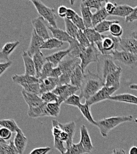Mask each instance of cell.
I'll return each mask as SVG.
<instances>
[{"mask_svg": "<svg viewBox=\"0 0 137 154\" xmlns=\"http://www.w3.org/2000/svg\"><path fill=\"white\" fill-rule=\"evenodd\" d=\"M105 87V81L98 74L88 71L85 74L84 78L80 88V98H84L86 101L94 96L96 93Z\"/></svg>", "mask_w": 137, "mask_h": 154, "instance_id": "6da1fadb", "label": "cell"}, {"mask_svg": "<svg viewBox=\"0 0 137 154\" xmlns=\"http://www.w3.org/2000/svg\"><path fill=\"white\" fill-rule=\"evenodd\" d=\"M133 119V116L131 115L104 118L97 122V127L99 129L102 136L103 137H108L109 133L112 129L123 123L132 122Z\"/></svg>", "mask_w": 137, "mask_h": 154, "instance_id": "7a4b0ae2", "label": "cell"}, {"mask_svg": "<svg viewBox=\"0 0 137 154\" xmlns=\"http://www.w3.org/2000/svg\"><path fill=\"white\" fill-rule=\"evenodd\" d=\"M120 38H115L111 35H103L102 40L95 44L102 55L111 56L115 50H118V48H120Z\"/></svg>", "mask_w": 137, "mask_h": 154, "instance_id": "3957f363", "label": "cell"}, {"mask_svg": "<svg viewBox=\"0 0 137 154\" xmlns=\"http://www.w3.org/2000/svg\"><path fill=\"white\" fill-rule=\"evenodd\" d=\"M30 2L35 7L40 17H43L50 26L55 28L58 27L56 21L57 17L55 8L46 6L43 2L39 0H32L30 1Z\"/></svg>", "mask_w": 137, "mask_h": 154, "instance_id": "277c9868", "label": "cell"}, {"mask_svg": "<svg viewBox=\"0 0 137 154\" xmlns=\"http://www.w3.org/2000/svg\"><path fill=\"white\" fill-rule=\"evenodd\" d=\"M99 53L97 46H95V43H92L88 48L83 49L79 56V59L81 61V68L84 72L90 63L99 62Z\"/></svg>", "mask_w": 137, "mask_h": 154, "instance_id": "5b68a950", "label": "cell"}, {"mask_svg": "<svg viewBox=\"0 0 137 154\" xmlns=\"http://www.w3.org/2000/svg\"><path fill=\"white\" fill-rule=\"evenodd\" d=\"M111 57L114 60H118L128 68H134L137 67V55L124 51L115 50Z\"/></svg>", "mask_w": 137, "mask_h": 154, "instance_id": "8992f818", "label": "cell"}, {"mask_svg": "<svg viewBox=\"0 0 137 154\" xmlns=\"http://www.w3.org/2000/svg\"><path fill=\"white\" fill-rule=\"evenodd\" d=\"M80 88L70 84L65 85H58L52 91L59 98V103L61 104L69 97L75 94Z\"/></svg>", "mask_w": 137, "mask_h": 154, "instance_id": "52a82bcc", "label": "cell"}, {"mask_svg": "<svg viewBox=\"0 0 137 154\" xmlns=\"http://www.w3.org/2000/svg\"><path fill=\"white\" fill-rule=\"evenodd\" d=\"M118 89V88L116 87H107L105 86L94 96L86 100L85 103L91 106L102 101L109 100V97L113 96L112 94L116 92Z\"/></svg>", "mask_w": 137, "mask_h": 154, "instance_id": "ba28073f", "label": "cell"}, {"mask_svg": "<svg viewBox=\"0 0 137 154\" xmlns=\"http://www.w3.org/2000/svg\"><path fill=\"white\" fill-rule=\"evenodd\" d=\"M31 24L33 27V30L40 37L44 40L51 38L48 32V23L43 17L39 16L31 20Z\"/></svg>", "mask_w": 137, "mask_h": 154, "instance_id": "9c48e42d", "label": "cell"}, {"mask_svg": "<svg viewBox=\"0 0 137 154\" xmlns=\"http://www.w3.org/2000/svg\"><path fill=\"white\" fill-rule=\"evenodd\" d=\"M44 40L36 33V32L33 29L31 37L30 45L26 51L29 56L33 58V57L39 51H40L41 46L44 42Z\"/></svg>", "mask_w": 137, "mask_h": 154, "instance_id": "30bf717a", "label": "cell"}, {"mask_svg": "<svg viewBox=\"0 0 137 154\" xmlns=\"http://www.w3.org/2000/svg\"><path fill=\"white\" fill-rule=\"evenodd\" d=\"M105 57L103 60V66H102V78L105 81L106 77L111 74L115 72L121 66L117 65L115 62L114 60L111 56L104 55Z\"/></svg>", "mask_w": 137, "mask_h": 154, "instance_id": "8fae6325", "label": "cell"}, {"mask_svg": "<svg viewBox=\"0 0 137 154\" xmlns=\"http://www.w3.org/2000/svg\"><path fill=\"white\" fill-rule=\"evenodd\" d=\"M80 141L83 147L86 150V152L89 154L91 153L94 150V145H92V140L89 134L88 130L86 126L84 125H82L80 128Z\"/></svg>", "mask_w": 137, "mask_h": 154, "instance_id": "7c38bea8", "label": "cell"}, {"mask_svg": "<svg viewBox=\"0 0 137 154\" xmlns=\"http://www.w3.org/2000/svg\"><path fill=\"white\" fill-rule=\"evenodd\" d=\"M59 78L48 77L44 79H39L41 96L47 92L53 91L59 85Z\"/></svg>", "mask_w": 137, "mask_h": 154, "instance_id": "4fadbf2b", "label": "cell"}, {"mask_svg": "<svg viewBox=\"0 0 137 154\" xmlns=\"http://www.w3.org/2000/svg\"><path fill=\"white\" fill-rule=\"evenodd\" d=\"M20 42L17 40L6 43L0 51V61H4V62L10 61L9 57L17 48Z\"/></svg>", "mask_w": 137, "mask_h": 154, "instance_id": "5bb4252c", "label": "cell"}, {"mask_svg": "<svg viewBox=\"0 0 137 154\" xmlns=\"http://www.w3.org/2000/svg\"><path fill=\"white\" fill-rule=\"evenodd\" d=\"M120 48L122 51L137 55V40L133 38H120Z\"/></svg>", "mask_w": 137, "mask_h": 154, "instance_id": "9a60e30c", "label": "cell"}, {"mask_svg": "<svg viewBox=\"0 0 137 154\" xmlns=\"http://www.w3.org/2000/svg\"><path fill=\"white\" fill-rule=\"evenodd\" d=\"M80 59L79 58L68 57L64 59L58 65L62 71V74L66 72H73L74 69L80 65Z\"/></svg>", "mask_w": 137, "mask_h": 154, "instance_id": "2e32d148", "label": "cell"}, {"mask_svg": "<svg viewBox=\"0 0 137 154\" xmlns=\"http://www.w3.org/2000/svg\"><path fill=\"white\" fill-rule=\"evenodd\" d=\"M21 94L23 97L24 101L28 106V108L37 107L44 103L41 97L34 94L27 93L24 90L21 91Z\"/></svg>", "mask_w": 137, "mask_h": 154, "instance_id": "e0dca14e", "label": "cell"}, {"mask_svg": "<svg viewBox=\"0 0 137 154\" xmlns=\"http://www.w3.org/2000/svg\"><path fill=\"white\" fill-rule=\"evenodd\" d=\"M59 125L61 129L66 132L69 136V140L66 143V148L67 149L73 143V139L76 132V123L73 121L66 123H60L59 122Z\"/></svg>", "mask_w": 137, "mask_h": 154, "instance_id": "ac0fdd59", "label": "cell"}, {"mask_svg": "<svg viewBox=\"0 0 137 154\" xmlns=\"http://www.w3.org/2000/svg\"><path fill=\"white\" fill-rule=\"evenodd\" d=\"M22 58L24 61L25 66V74L27 75L32 77L36 76V69L33 58L28 55L26 51H23L22 53Z\"/></svg>", "mask_w": 137, "mask_h": 154, "instance_id": "d6986e66", "label": "cell"}, {"mask_svg": "<svg viewBox=\"0 0 137 154\" xmlns=\"http://www.w3.org/2000/svg\"><path fill=\"white\" fill-rule=\"evenodd\" d=\"M122 69L121 67L115 72L111 74L106 77L105 81V86L107 87L120 88V79L122 75Z\"/></svg>", "mask_w": 137, "mask_h": 154, "instance_id": "ffe728a7", "label": "cell"}, {"mask_svg": "<svg viewBox=\"0 0 137 154\" xmlns=\"http://www.w3.org/2000/svg\"><path fill=\"white\" fill-rule=\"evenodd\" d=\"M13 142L19 154H23L26 148L28 139L24 135L21 129L16 133Z\"/></svg>", "mask_w": 137, "mask_h": 154, "instance_id": "44dd1931", "label": "cell"}, {"mask_svg": "<svg viewBox=\"0 0 137 154\" xmlns=\"http://www.w3.org/2000/svg\"><path fill=\"white\" fill-rule=\"evenodd\" d=\"M70 52V50L68 48L66 50L59 51L55 53H53L46 57V60L49 61L52 63L55 67H56L59 65V63L64 59L65 57L67 56Z\"/></svg>", "mask_w": 137, "mask_h": 154, "instance_id": "7402d4cb", "label": "cell"}, {"mask_svg": "<svg viewBox=\"0 0 137 154\" xmlns=\"http://www.w3.org/2000/svg\"><path fill=\"white\" fill-rule=\"evenodd\" d=\"M80 10L82 15V18L83 20L86 29L94 28L92 22V17L93 14L92 13L91 9L88 7H85L82 2H80Z\"/></svg>", "mask_w": 137, "mask_h": 154, "instance_id": "603a6c76", "label": "cell"}, {"mask_svg": "<svg viewBox=\"0 0 137 154\" xmlns=\"http://www.w3.org/2000/svg\"><path fill=\"white\" fill-rule=\"evenodd\" d=\"M109 100L114 101L123 102L137 106V96L129 93H124L118 95L112 96L109 97Z\"/></svg>", "mask_w": 137, "mask_h": 154, "instance_id": "cb8c5ba5", "label": "cell"}, {"mask_svg": "<svg viewBox=\"0 0 137 154\" xmlns=\"http://www.w3.org/2000/svg\"><path fill=\"white\" fill-rule=\"evenodd\" d=\"M68 43L69 44V49L70 52L67 56L70 58H79L81 52L86 48L82 46L75 38H71Z\"/></svg>", "mask_w": 137, "mask_h": 154, "instance_id": "d4e9b609", "label": "cell"}, {"mask_svg": "<svg viewBox=\"0 0 137 154\" xmlns=\"http://www.w3.org/2000/svg\"><path fill=\"white\" fill-rule=\"evenodd\" d=\"M85 72L82 70L80 65H78L73 71L70 77V84L80 88L84 75Z\"/></svg>", "mask_w": 137, "mask_h": 154, "instance_id": "484cf974", "label": "cell"}, {"mask_svg": "<svg viewBox=\"0 0 137 154\" xmlns=\"http://www.w3.org/2000/svg\"><path fill=\"white\" fill-rule=\"evenodd\" d=\"M11 78L14 82L16 84H19L20 85L39 82V79L37 78L36 77L27 75L25 74H22V75L15 74L12 76Z\"/></svg>", "mask_w": 137, "mask_h": 154, "instance_id": "4316f807", "label": "cell"}, {"mask_svg": "<svg viewBox=\"0 0 137 154\" xmlns=\"http://www.w3.org/2000/svg\"><path fill=\"white\" fill-rule=\"evenodd\" d=\"M48 29L52 32L53 38H56L63 42H69L70 40V39L72 38L66 33V31H64L58 27L55 28L53 27L50 26L48 24Z\"/></svg>", "mask_w": 137, "mask_h": 154, "instance_id": "83f0119b", "label": "cell"}, {"mask_svg": "<svg viewBox=\"0 0 137 154\" xmlns=\"http://www.w3.org/2000/svg\"><path fill=\"white\" fill-rule=\"evenodd\" d=\"M33 59L34 61L35 69H36V77L39 79L41 71L46 61V58H44V55L41 52V51H40L33 57Z\"/></svg>", "mask_w": 137, "mask_h": 154, "instance_id": "f1b7e54d", "label": "cell"}, {"mask_svg": "<svg viewBox=\"0 0 137 154\" xmlns=\"http://www.w3.org/2000/svg\"><path fill=\"white\" fill-rule=\"evenodd\" d=\"M134 8L128 4L118 5L115 11L111 14V16H119L122 17H127L131 14L133 12Z\"/></svg>", "mask_w": 137, "mask_h": 154, "instance_id": "f546056e", "label": "cell"}, {"mask_svg": "<svg viewBox=\"0 0 137 154\" xmlns=\"http://www.w3.org/2000/svg\"><path fill=\"white\" fill-rule=\"evenodd\" d=\"M47 103H44L43 105L37 107L28 108L27 115L31 118H38L43 116H48L46 110Z\"/></svg>", "mask_w": 137, "mask_h": 154, "instance_id": "4dcf8cb0", "label": "cell"}, {"mask_svg": "<svg viewBox=\"0 0 137 154\" xmlns=\"http://www.w3.org/2000/svg\"><path fill=\"white\" fill-rule=\"evenodd\" d=\"M109 14L106 12L104 7H102L100 10H97L96 13L93 14L92 17V22L93 27H95L99 23L105 20Z\"/></svg>", "mask_w": 137, "mask_h": 154, "instance_id": "1f68e13d", "label": "cell"}, {"mask_svg": "<svg viewBox=\"0 0 137 154\" xmlns=\"http://www.w3.org/2000/svg\"><path fill=\"white\" fill-rule=\"evenodd\" d=\"M79 110L82 113V114L84 116V117L88 121V122L91 124H92L96 126H97V122L95 121L91 112V106H89L86 103L85 104H81L78 107Z\"/></svg>", "mask_w": 137, "mask_h": 154, "instance_id": "d6a6232c", "label": "cell"}, {"mask_svg": "<svg viewBox=\"0 0 137 154\" xmlns=\"http://www.w3.org/2000/svg\"><path fill=\"white\" fill-rule=\"evenodd\" d=\"M83 32L91 44L101 41L103 38V35L97 32L94 28L86 29Z\"/></svg>", "mask_w": 137, "mask_h": 154, "instance_id": "836d02e7", "label": "cell"}, {"mask_svg": "<svg viewBox=\"0 0 137 154\" xmlns=\"http://www.w3.org/2000/svg\"><path fill=\"white\" fill-rule=\"evenodd\" d=\"M0 126L10 130L12 133H17L20 131V128L18 126L16 121L13 119H2L0 120Z\"/></svg>", "mask_w": 137, "mask_h": 154, "instance_id": "e575fe53", "label": "cell"}, {"mask_svg": "<svg viewBox=\"0 0 137 154\" xmlns=\"http://www.w3.org/2000/svg\"><path fill=\"white\" fill-rule=\"evenodd\" d=\"M63 44L64 43L63 42L60 41L56 38H52L44 41L43 45L41 46V49L49 50L55 49L61 47L63 45Z\"/></svg>", "mask_w": 137, "mask_h": 154, "instance_id": "d590c367", "label": "cell"}, {"mask_svg": "<svg viewBox=\"0 0 137 154\" xmlns=\"http://www.w3.org/2000/svg\"><path fill=\"white\" fill-rule=\"evenodd\" d=\"M64 21L66 33L71 38L76 39L79 29L71 20L64 18Z\"/></svg>", "mask_w": 137, "mask_h": 154, "instance_id": "8d00e7d4", "label": "cell"}, {"mask_svg": "<svg viewBox=\"0 0 137 154\" xmlns=\"http://www.w3.org/2000/svg\"><path fill=\"white\" fill-rule=\"evenodd\" d=\"M114 23H119V21L118 20H104L102 21L101 23H99L98 25L94 27L95 30L98 32L99 33H102L104 32H106L108 31H109L110 27L112 26V24Z\"/></svg>", "mask_w": 137, "mask_h": 154, "instance_id": "74e56055", "label": "cell"}, {"mask_svg": "<svg viewBox=\"0 0 137 154\" xmlns=\"http://www.w3.org/2000/svg\"><path fill=\"white\" fill-rule=\"evenodd\" d=\"M61 104L58 102H54L47 104L46 110L48 116L57 117L60 112Z\"/></svg>", "mask_w": 137, "mask_h": 154, "instance_id": "f35d334b", "label": "cell"}, {"mask_svg": "<svg viewBox=\"0 0 137 154\" xmlns=\"http://www.w3.org/2000/svg\"><path fill=\"white\" fill-rule=\"evenodd\" d=\"M21 85L23 88L22 90H24L27 93L34 94L37 96L41 95L39 82L31 83V84H22Z\"/></svg>", "mask_w": 137, "mask_h": 154, "instance_id": "ab89813d", "label": "cell"}, {"mask_svg": "<svg viewBox=\"0 0 137 154\" xmlns=\"http://www.w3.org/2000/svg\"><path fill=\"white\" fill-rule=\"evenodd\" d=\"M55 66L53 65L49 61H46L44 65L43 66V68L41 71L39 79H44L48 77H50L51 72L53 68Z\"/></svg>", "mask_w": 137, "mask_h": 154, "instance_id": "60d3db41", "label": "cell"}, {"mask_svg": "<svg viewBox=\"0 0 137 154\" xmlns=\"http://www.w3.org/2000/svg\"><path fill=\"white\" fill-rule=\"evenodd\" d=\"M86 150L83 147L82 143H73L72 145L67 149L66 152L63 154H86Z\"/></svg>", "mask_w": 137, "mask_h": 154, "instance_id": "b9f144b4", "label": "cell"}, {"mask_svg": "<svg viewBox=\"0 0 137 154\" xmlns=\"http://www.w3.org/2000/svg\"><path fill=\"white\" fill-rule=\"evenodd\" d=\"M106 1H101V0H85L82 1L81 2L86 7L89 8H95L97 10H100L102 7V4L105 2Z\"/></svg>", "mask_w": 137, "mask_h": 154, "instance_id": "7bdbcfd3", "label": "cell"}, {"mask_svg": "<svg viewBox=\"0 0 137 154\" xmlns=\"http://www.w3.org/2000/svg\"><path fill=\"white\" fill-rule=\"evenodd\" d=\"M110 35L115 38H120L124 33L122 27L119 23H114L112 24L109 29Z\"/></svg>", "mask_w": 137, "mask_h": 154, "instance_id": "ee69618b", "label": "cell"}, {"mask_svg": "<svg viewBox=\"0 0 137 154\" xmlns=\"http://www.w3.org/2000/svg\"><path fill=\"white\" fill-rule=\"evenodd\" d=\"M76 39L82 46H83L84 48H88V46H89L91 44L90 43V42L89 41L88 38H87L85 34L84 33L83 31H82L81 30H79Z\"/></svg>", "mask_w": 137, "mask_h": 154, "instance_id": "f6af8a7d", "label": "cell"}, {"mask_svg": "<svg viewBox=\"0 0 137 154\" xmlns=\"http://www.w3.org/2000/svg\"><path fill=\"white\" fill-rule=\"evenodd\" d=\"M41 98L43 101L48 104L50 103L54 102H58L59 103V98L56 94H55L52 91V92H47L46 93L43 94L41 96Z\"/></svg>", "mask_w": 137, "mask_h": 154, "instance_id": "bcb514c9", "label": "cell"}, {"mask_svg": "<svg viewBox=\"0 0 137 154\" xmlns=\"http://www.w3.org/2000/svg\"><path fill=\"white\" fill-rule=\"evenodd\" d=\"M80 97L79 96L73 94L70 97H69L64 103L67 105H70L74 107H79L80 106Z\"/></svg>", "mask_w": 137, "mask_h": 154, "instance_id": "7dc6e473", "label": "cell"}, {"mask_svg": "<svg viewBox=\"0 0 137 154\" xmlns=\"http://www.w3.org/2000/svg\"><path fill=\"white\" fill-rule=\"evenodd\" d=\"M71 21L76 26V27L78 28L79 30L84 31L86 29L83 20L82 19V17L79 16L78 13H76L75 14V17L73 18V19Z\"/></svg>", "mask_w": 137, "mask_h": 154, "instance_id": "c3c4849f", "label": "cell"}, {"mask_svg": "<svg viewBox=\"0 0 137 154\" xmlns=\"http://www.w3.org/2000/svg\"><path fill=\"white\" fill-rule=\"evenodd\" d=\"M118 4L115 2H111V1H106L104 8L106 12L109 14L111 15L113 12L115 11L116 7H117Z\"/></svg>", "mask_w": 137, "mask_h": 154, "instance_id": "681fc988", "label": "cell"}, {"mask_svg": "<svg viewBox=\"0 0 137 154\" xmlns=\"http://www.w3.org/2000/svg\"><path fill=\"white\" fill-rule=\"evenodd\" d=\"M5 154H19L14 144L13 141L10 140L6 146L5 149Z\"/></svg>", "mask_w": 137, "mask_h": 154, "instance_id": "f907efd6", "label": "cell"}, {"mask_svg": "<svg viewBox=\"0 0 137 154\" xmlns=\"http://www.w3.org/2000/svg\"><path fill=\"white\" fill-rule=\"evenodd\" d=\"M12 136V132L7 128L1 127L0 128V137L5 140H9Z\"/></svg>", "mask_w": 137, "mask_h": 154, "instance_id": "816d5d0a", "label": "cell"}, {"mask_svg": "<svg viewBox=\"0 0 137 154\" xmlns=\"http://www.w3.org/2000/svg\"><path fill=\"white\" fill-rule=\"evenodd\" d=\"M51 150L52 148L49 146L37 148L33 149L29 154H47Z\"/></svg>", "mask_w": 137, "mask_h": 154, "instance_id": "f5cc1de1", "label": "cell"}, {"mask_svg": "<svg viewBox=\"0 0 137 154\" xmlns=\"http://www.w3.org/2000/svg\"><path fill=\"white\" fill-rule=\"evenodd\" d=\"M13 64L11 60L7 62H0V77L6 71V70L10 68Z\"/></svg>", "mask_w": 137, "mask_h": 154, "instance_id": "db71d44e", "label": "cell"}, {"mask_svg": "<svg viewBox=\"0 0 137 154\" xmlns=\"http://www.w3.org/2000/svg\"><path fill=\"white\" fill-rule=\"evenodd\" d=\"M136 20H137V6L134 8V10L131 14L125 18L126 22L132 23Z\"/></svg>", "mask_w": 137, "mask_h": 154, "instance_id": "11a10c76", "label": "cell"}, {"mask_svg": "<svg viewBox=\"0 0 137 154\" xmlns=\"http://www.w3.org/2000/svg\"><path fill=\"white\" fill-rule=\"evenodd\" d=\"M61 75H62V71H61L60 68L58 66L54 67L53 68L49 77L59 78Z\"/></svg>", "mask_w": 137, "mask_h": 154, "instance_id": "9f6ffc18", "label": "cell"}, {"mask_svg": "<svg viewBox=\"0 0 137 154\" xmlns=\"http://www.w3.org/2000/svg\"><path fill=\"white\" fill-rule=\"evenodd\" d=\"M67 10H68V8H67L64 5H61L59 6V8L58 9V14L60 17L64 19V18H66Z\"/></svg>", "mask_w": 137, "mask_h": 154, "instance_id": "6f0895ef", "label": "cell"}, {"mask_svg": "<svg viewBox=\"0 0 137 154\" xmlns=\"http://www.w3.org/2000/svg\"><path fill=\"white\" fill-rule=\"evenodd\" d=\"M76 13H77L75 11H74L73 9L68 8L66 18L67 19L70 20H72L73 19V18L75 17V16Z\"/></svg>", "mask_w": 137, "mask_h": 154, "instance_id": "680465c9", "label": "cell"}, {"mask_svg": "<svg viewBox=\"0 0 137 154\" xmlns=\"http://www.w3.org/2000/svg\"><path fill=\"white\" fill-rule=\"evenodd\" d=\"M112 154H127L126 151L121 148H115L113 151Z\"/></svg>", "mask_w": 137, "mask_h": 154, "instance_id": "91938a15", "label": "cell"}, {"mask_svg": "<svg viewBox=\"0 0 137 154\" xmlns=\"http://www.w3.org/2000/svg\"><path fill=\"white\" fill-rule=\"evenodd\" d=\"M128 154H137V146H133L129 151Z\"/></svg>", "mask_w": 137, "mask_h": 154, "instance_id": "94428289", "label": "cell"}, {"mask_svg": "<svg viewBox=\"0 0 137 154\" xmlns=\"http://www.w3.org/2000/svg\"><path fill=\"white\" fill-rule=\"evenodd\" d=\"M130 36H131V38H135V39L137 40V29L135 30L133 32H131Z\"/></svg>", "mask_w": 137, "mask_h": 154, "instance_id": "6125c7cd", "label": "cell"}, {"mask_svg": "<svg viewBox=\"0 0 137 154\" xmlns=\"http://www.w3.org/2000/svg\"><path fill=\"white\" fill-rule=\"evenodd\" d=\"M9 143V142H8ZM5 144L2 146H0V154H5V147L7 145V144Z\"/></svg>", "mask_w": 137, "mask_h": 154, "instance_id": "be15d7a7", "label": "cell"}, {"mask_svg": "<svg viewBox=\"0 0 137 154\" xmlns=\"http://www.w3.org/2000/svg\"><path fill=\"white\" fill-rule=\"evenodd\" d=\"M129 88L131 90H136L137 91V84H131L129 86Z\"/></svg>", "mask_w": 137, "mask_h": 154, "instance_id": "e7e4bbea", "label": "cell"}, {"mask_svg": "<svg viewBox=\"0 0 137 154\" xmlns=\"http://www.w3.org/2000/svg\"><path fill=\"white\" fill-rule=\"evenodd\" d=\"M8 143V142H7L6 140L2 139L0 137V146H3V145H5V144H7V143Z\"/></svg>", "mask_w": 137, "mask_h": 154, "instance_id": "03108f58", "label": "cell"}]
</instances>
